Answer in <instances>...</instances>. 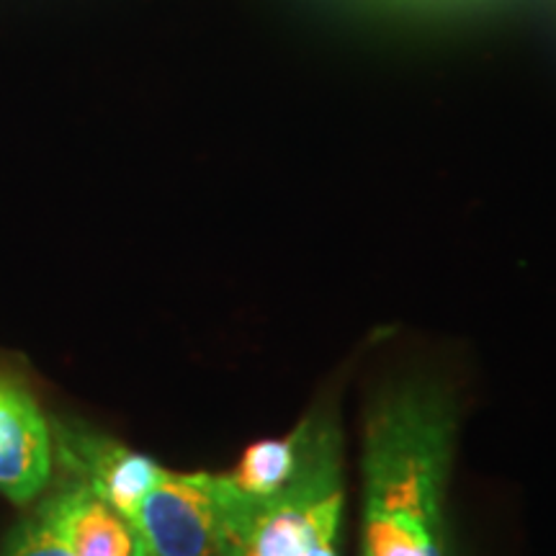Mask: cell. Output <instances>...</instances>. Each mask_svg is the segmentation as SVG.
Listing matches in <instances>:
<instances>
[{
  "label": "cell",
  "instance_id": "cell-1",
  "mask_svg": "<svg viewBox=\"0 0 556 556\" xmlns=\"http://www.w3.org/2000/svg\"><path fill=\"white\" fill-rule=\"evenodd\" d=\"M458 405L433 379H407L374 400L364 428L361 556H448L446 497Z\"/></svg>",
  "mask_w": 556,
  "mask_h": 556
},
{
  "label": "cell",
  "instance_id": "cell-2",
  "mask_svg": "<svg viewBox=\"0 0 556 556\" xmlns=\"http://www.w3.org/2000/svg\"><path fill=\"white\" fill-rule=\"evenodd\" d=\"M299 430L296 469L274 495L250 497L229 477L222 556H340L345 471L338 420L309 415Z\"/></svg>",
  "mask_w": 556,
  "mask_h": 556
},
{
  "label": "cell",
  "instance_id": "cell-3",
  "mask_svg": "<svg viewBox=\"0 0 556 556\" xmlns=\"http://www.w3.org/2000/svg\"><path fill=\"white\" fill-rule=\"evenodd\" d=\"M229 495V475H178L165 469L129 523L148 556H222Z\"/></svg>",
  "mask_w": 556,
  "mask_h": 556
},
{
  "label": "cell",
  "instance_id": "cell-4",
  "mask_svg": "<svg viewBox=\"0 0 556 556\" xmlns=\"http://www.w3.org/2000/svg\"><path fill=\"white\" fill-rule=\"evenodd\" d=\"M54 435L39 402L16 379L0 377V492L31 503L52 477Z\"/></svg>",
  "mask_w": 556,
  "mask_h": 556
},
{
  "label": "cell",
  "instance_id": "cell-5",
  "mask_svg": "<svg viewBox=\"0 0 556 556\" xmlns=\"http://www.w3.org/2000/svg\"><path fill=\"white\" fill-rule=\"evenodd\" d=\"M58 443L62 462L78 475L80 484L90 486L127 520L165 475L155 458L88 430H60Z\"/></svg>",
  "mask_w": 556,
  "mask_h": 556
},
{
  "label": "cell",
  "instance_id": "cell-6",
  "mask_svg": "<svg viewBox=\"0 0 556 556\" xmlns=\"http://www.w3.org/2000/svg\"><path fill=\"white\" fill-rule=\"evenodd\" d=\"M75 556H148L135 526L86 484H73L41 507Z\"/></svg>",
  "mask_w": 556,
  "mask_h": 556
},
{
  "label": "cell",
  "instance_id": "cell-7",
  "mask_svg": "<svg viewBox=\"0 0 556 556\" xmlns=\"http://www.w3.org/2000/svg\"><path fill=\"white\" fill-rule=\"evenodd\" d=\"M299 443H302V430L296 426L287 435L266 438V441L248 446L238 469L229 475L235 486L250 497L274 495L294 475L299 462Z\"/></svg>",
  "mask_w": 556,
  "mask_h": 556
},
{
  "label": "cell",
  "instance_id": "cell-8",
  "mask_svg": "<svg viewBox=\"0 0 556 556\" xmlns=\"http://www.w3.org/2000/svg\"><path fill=\"white\" fill-rule=\"evenodd\" d=\"M3 556H75L41 513L21 523L5 544Z\"/></svg>",
  "mask_w": 556,
  "mask_h": 556
}]
</instances>
